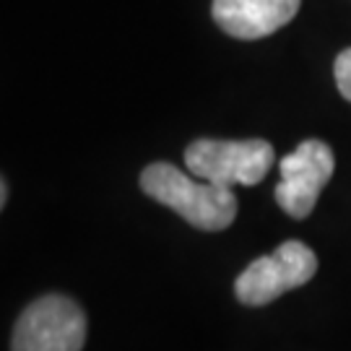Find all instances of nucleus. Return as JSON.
<instances>
[{"label":"nucleus","mask_w":351,"mask_h":351,"mask_svg":"<svg viewBox=\"0 0 351 351\" xmlns=\"http://www.w3.org/2000/svg\"><path fill=\"white\" fill-rule=\"evenodd\" d=\"M141 190L203 232H221L237 216V198L232 190L208 180H193L175 164H149L141 172Z\"/></svg>","instance_id":"obj_1"},{"label":"nucleus","mask_w":351,"mask_h":351,"mask_svg":"<svg viewBox=\"0 0 351 351\" xmlns=\"http://www.w3.org/2000/svg\"><path fill=\"white\" fill-rule=\"evenodd\" d=\"M274 146L263 138L247 141H193L185 151V167L198 180L216 185H258L274 167Z\"/></svg>","instance_id":"obj_2"},{"label":"nucleus","mask_w":351,"mask_h":351,"mask_svg":"<svg viewBox=\"0 0 351 351\" xmlns=\"http://www.w3.org/2000/svg\"><path fill=\"white\" fill-rule=\"evenodd\" d=\"M86 341V315L63 294L39 297L13 328L11 351H81Z\"/></svg>","instance_id":"obj_3"},{"label":"nucleus","mask_w":351,"mask_h":351,"mask_svg":"<svg viewBox=\"0 0 351 351\" xmlns=\"http://www.w3.org/2000/svg\"><path fill=\"white\" fill-rule=\"evenodd\" d=\"M315 271H317L315 252L300 239H289L278 245L271 255L252 261L239 274L234 281V294L242 304L261 307L291 289L304 287L315 276Z\"/></svg>","instance_id":"obj_4"},{"label":"nucleus","mask_w":351,"mask_h":351,"mask_svg":"<svg viewBox=\"0 0 351 351\" xmlns=\"http://www.w3.org/2000/svg\"><path fill=\"white\" fill-rule=\"evenodd\" d=\"M333 151L323 141H302L281 159V182L276 185V203L291 219H307L333 177Z\"/></svg>","instance_id":"obj_5"},{"label":"nucleus","mask_w":351,"mask_h":351,"mask_svg":"<svg viewBox=\"0 0 351 351\" xmlns=\"http://www.w3.org/2000/svg\"><path fill=\"white\" fill-rule=\"evenodd\" d=\"M302 0H213L211 13L219 29L234 39H261L287 26Z\"/></svg>","instance_id":"obj_6"},{"label":"nucleus","mask_w":351,"mask_h":351,"mask_svg":"<svg viewBox=\"0 0 351 351\" xmlns=\"http://www.w3.org/2000/svg\"><path fill=\"white\" fill-rule=\"evenodd\" d=\"M333 75H336V86H339L341 97L351 101V47H346V50L336 58Z\"/></svg>","instance_id":"obj_7"},{"label":"nucleus","mask_w":351,"mask_h":351,"mask_svg":"<svg viewBox=\"0 0 351 351\" xmlns=\"http://www.w3.org/2000/svg\"><path fill=\"white\" fill-rule=\"evenodd\" d=\"M5 198H8V188H5V182H3V177H0V211H3V206H5Z\"/></svg>","instance_id":"obj_8"}]
</instances>
